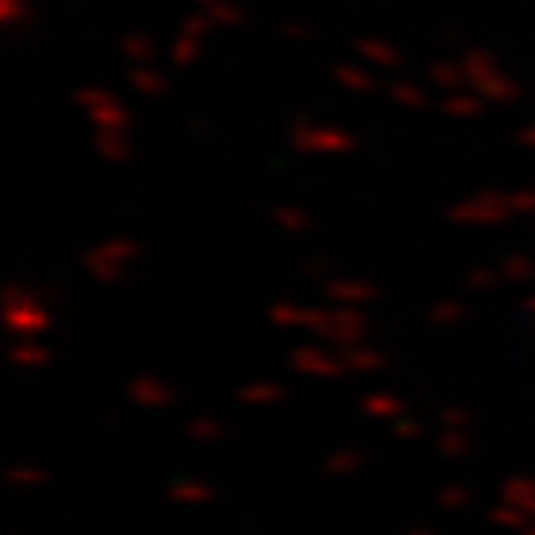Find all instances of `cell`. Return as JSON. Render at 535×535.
Listing matches in <instances>:
<instances>
[{
  "mask_svg": "<svg viewBox=\"0 0 535 535\" xmlns=\"http://www.w3.org/2000/svg\"><path fill=\"white\" fill-rule=\"evenodd\" d=\"M205 15H209L212 23H227V27H231V23H242V12H238L235 4H231V0H227V4H216V8H205Z\"/></svg>",
  "mask_w": 535,
  "mask_h": 535,
  "instance_id": "6da1fadb",
  "label": "cell"
},
{
  "mask_svg": "<svg viewBox=\"0 0 535 535\" xmlns=\"http://www.w3.org/2000/svg\"><path fill=\"white\" fill-rule=\"evenodd\" d=\"M127 49H131V53H138V56H142L145 49H149V45H145L142 38H131V41H127Z\"/></svg>",
  "mask_w": 535,
  "mask_h": 535,
  "instance_id": "277c9868",
  "label": "cell"
},
{
  "mask_svg": "<svg viewBox=\"0 0 535 535\" xmlns=\"http://www.w3.org/2000/svg\"><path fill=\"white\" fill-rule=\"evenodd\" d=\"M342 79L353 82V86H365V75H357V71H342Z\"/></svg>",
  "mask_w": 535,
  "mask_h": 535,
  "instance_id": "5b68a950",
  "label": "cell"
},
{
  "mask_svg": "<svg viewBox=\"0 0 535 535\" xmlns=\"http://www.w3.org/2000/svg\"><path fill=\"white\" fill-rule=\"evenodd\" d=\"M190 53H194V45H190V41H179V45H175V56H183L186 60Z\"/></svg>",
  "mask_w": 535,
  "mask_h": 535,
  "instance_id": "8992f818",
  "label": "cell"
},
{
  "mask_svg": "<svg viewBox=\"0 0 535 535\" xmlns=\"http://www.w3.org/2000/svg\"><path fill=\"white\" fill-rule=\"evenodd\" d=\"M23 12H27V4L23 0H0V15H4V23H19L23 19Z\"/></svg>",
  "mask_w": 535,
  "mask_h": 535,
  "instance_id": "7a4b0ae2",
  "label": "cell"
},
{
  "mask_svg": "<svg viewBox=\"0 0 535 535\" xmlns=\"http://www.w3.org/2000/svg\"><path fill=\"white\" fill-rule=\"evenodd\" d=\"M201 8H216V4H227V0H197Z\"/></svg>",
  "mask_w": 535,
  "mask_h": 535,
  "instance_id": "52a82bcc",
  "label": "cell"
},
{
  "mask_svg": "<svg viewBox=\"0 0 535 535\" xmlns=\"http://www.w3.org/2000/svg\"><path fill=\"white\" fill-rule=\"evenodd\" d=\"M361 53H368L372 60H376V64H391V60H394L391 49H383L379 41H365V45H361Z\"/></svg>",
  "mask_w": 535,
  "mask_h": 535,
  "instance_id": "3957f363",
  "label": "cell"
}]
</instances>
